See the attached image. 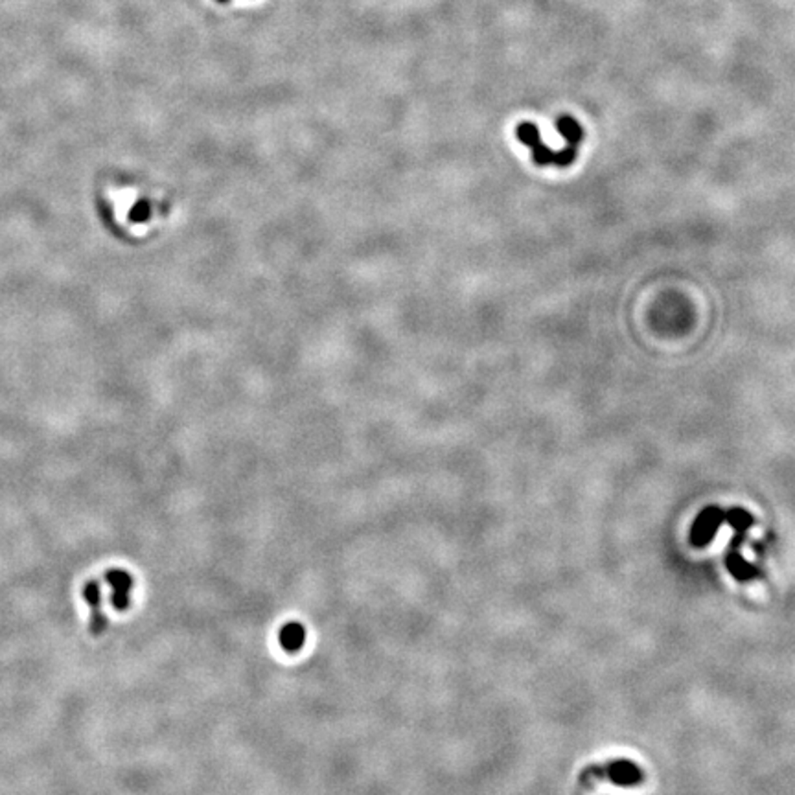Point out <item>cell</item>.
I'll return each mask as SVG.
<instances>
[{
    "instance_id": "cell-1",
    "label": "cell",
    "mask_w": 795,
    "mask_h": 795,
    "mask_svg": "<svg viewBox=\"0 0 795 795\" xmlns=\"http://www.w3.org/2000/svg\"><path fill=\"white\" fill-rule=\"evenodd\" d=\"M593 779H607L617 787L630 788L643 782V772L635 762L630 760H613L602 768H593L588 773Z\"/></svg>"
},
{
    "instance_id": "cell-2",
    "label": "cell",
    "mask_w": 795,
    "mask_h": 795,
    "mask_svg": "<svg viewBox=\"0 0 795 795\" xmlns=\"http://www.w3.org/2000/svg\"><path fill=\"white\" fill-rule=\"evenodd\" d=\"M515 137L532 151L534 162L538 166H558V151H552L547 144L542 142L539 129L530 122H523L515 127Z\"/></svg>"
},
{
    "instance_id": "cell-3",
    "label": "cell",
    "mask_w": 795,
    "mask_h": 795,
    "mask_svg": "<svg viewBox=\"0 0 795 795\" xmlns=\"http://www.w3.org/2000/svg\"><path fill=\"white\" fill-rule=\"evenodd\" d=\"M723 521H726V514L722 512V508H718V506H707V508H704L694 520V523H692V529H690V542H692V545H696V547L709 545Z\"/></svg>"
},
{
    "instance_id": "cell-4",
    "label": "cell",
    "mask_w": 795,
    "mask_h": 795,
    "mask_svg": "<svg viewBox=\"0 0 795 795\" xmlns=\"http://www.w3.org/2000/svg\"><path fill=\"white\" fill-rule=\"evenodd\" d=\"M556 129L558 133L566 138V142L569 144V146L578 147V144L584 140V129H582V125H580L573 116L569 115L558 116Z\"/></svg>"
},
{
    "instance_id": "cell-5",
    "label": "cell",
    "mask_w": 795,
    "mask_h": 795,
    "mask_svg": "<svg viewBox=\"0 0 795 795\" xmlns=\"http://www.w3.org/2000/svg\"><path fill=\"white\" fill-rule=\"evenodd\" d=\"M726 521L731 525L733 530L736 532V539L735 543H733V545L736 547V545L742 542V538H744V534L748 532V529L753 525V517H751L750 512L744 510V508H731V510L726 514Z\"/></svg>"
},
{
    "instance_id": "cell-6",
    "label": "cell",
    "mask_w": 795,
    "mask_h": 795,
    "mask_svg": "<svg viewBox=\"0 0 795 795\" xmlns=\"http://www.w3.org/2000/svg\"><path fill=\"white\" fill-rule=\"evenodd\" d=\"M727 569H729V573H731L733 576H735L736 580H740V582H745V580H751L755 578V576L759 575L757 573V569H755L751 564H748V561L744 560V558L738 554V552L733 551L729 556H727Z\"/></svg>"
},
{
    "instance_id": "cell-7",
    "label": "cell",
    "mask_w": 795,
    "mask_h": 795,
    "mask_svg": "<svg viewBox=\"0 0 795 795\" xmlns=\"http://www.w3.org/2000/svg\"><path fill=\"white\" fill-rule=\"evenodd\" d=\"M304 639H306V631H304L302 626L297 624V622H291V624L282 628L280 641H282V646H284L287 652H297V650H300V646L304 644Z\"/></svg>"
},
{
    "instance_id": "cell-8",
    "label": "cell",
    "mask_w": 795,
    "mask_h": 795,
    "mask_svg": "<svg viewBox=\"0 0 795 795\" xmlns=\"http://www.w3.org/2000/svg\"><path fill=\"white\" fill-rule=\"evenodd\" d=\"M149 214H151L149 205H147L146 201H138L137 205L131 208V212H129V217H131V221H135V223H144V221L149 219Z\"/></svg>"
},
{
    "instance_id": "cell-9",
    "label": "cell",
    "mask_w": 795,
    "mask_h": 795,
    "mask_svg": "<svg viewBox=\"0 0 795 795\" xmlns=\"http://www.w3.org/2000/svg\"><path fill=\"white\" fill-rule=\"evenodd\" d=\"M217 2H229V0H217Z\"/></svg>"
}]
</instances>
